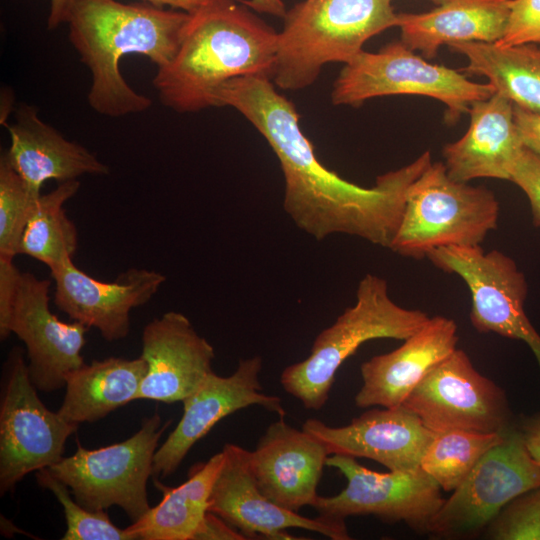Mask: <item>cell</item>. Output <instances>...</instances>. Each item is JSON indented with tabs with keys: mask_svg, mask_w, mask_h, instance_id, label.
<instances>
[{
	"mask_svg": "<svg viewBox=\"0 0 540 540\" xmlns=\"http://www.w3.org/2000/svg\"><path fill=\"white\" fill-rule=\"evenodd\" d=\"M231 106L266 139L284 176L283 207L317 240L342 233L390 248L412 182L432 163L429 151L377 177L371 188L347 181L324 166L304 135L295 105L270 78L243 76L216 93V107Z\"/></svg>",
	"mask_w": 540,
	"mask_h": 540,
	"instance_id": "obj_1",
	"label": "cell"
},
{
	"mask_svg": "<svg viewBox=\"0 0 540 540\" xmlns=\"http://www.w3.org/2000/svg\"><path fill=\"white\" fill-rule=\"evenodd\" d=\"M243 1L209 0L191 13L173 60L157 69L160 101L180 112L216 107V93L231 79L272 80L278 32Z\"/></svg>",
	"mask_w": 540,
	"mask_h": 540,
	"instance_id": "obj_2",
	"label": "cell"
},
{
	"mask_svg": "<svg viewBox=\"0 0 540 540\" xmlns=\"http://www.w3.org/2000/svg\"><path fill=\"white\" fill-rule=\"evenodd\" d=\"M190 14L117 0H70L69 40L91 73L90 107L121 117L143 112L151 100L125 81L119 61L127 54L148 57L157 68L176 55Z\"/></svg>",
	"mask_w": 540,
	"mask_h": 540,
	"instance_id": "obj_3",
	"label": "cell"
},
{
	"mask_svg": "<svg viewBox=\"0 0 540 540\" xmlns=\"http://www.w3.org/2000/svg\"><path fill=\"white\" fill-rule=\"evenodd\" d=\"M283 20L272 81L294 91L312 85L324 65L346 64L367 40L398 26L392 0H303Z\"/></svg>",
	"mask_w": 540,
	"mask_h": 540,
	"instance_id": "obj_4",
	"label": "cell"
},
{
	"mask_svg": "<svg viewBox=\"0 0 540 540\" xmlns=\"http://www.w3.org/2000/svg\"><path fill=\"white\" fill-rule=\"evenodd\" d=\"M429 319L421 310L397 305L386 280L367 274L358 284L355 304L316 336L307 358L284 368L280 383L306 409L320 410L337 370L362 344L378 338L405 340Z\"/></svg>",
	"mask_w": 540,
	"mask_h": 540,
	"instance_id": "obj_5",
	"label": "cell"
},
{
	"mask_svg": "<svg viewBox=\"0 0 540 540\" xmlns=\"http://www.w3.org/2000/svg\"><path fill=\"white\" fill-rule=\"evenodd\" d=\"M499 203L483 186L451 179L432 162L409 186L389 249L416 259L441 247L480 245L497 228Z\"/></svg>",
	"mask_w": 540,
	"mask_h": 540,
	"instance_id": "obj_6",
	"label": "cell"
},
{
	"mask_svg": "<svg viewBox=\"0 0 540 540\" xmlns=\"http://www.w3.org/2000/svg\"><path fill=\"white\" fill-rule=\"evenodd\" d=\"M494 92L489 83H475L459 70L431 64L396 41L377 52L362 50L344 64L333 84L331 101L358 107L379 96H428L445 104L446 121L454 123L474 102Z\"/></svg>",
	"mask_w": 540,
	"mask_h": 540,
	"instance_id": "obj_7",
	"label": "cell"
},
{
	"mask_svg": "<svg viewBox=\"0 0 540 540\" xmlns=\"http://www.w3.org/2000/svg\"><path fill=\"white\" fill-rule=\"evenodd\" d=\"M170 422L162 424L160 415L155 412L126 440L92 450L78 442L74 454L63 457L48 469L88 510L119 506L135 522L151 508L147 482L153 475L159 439Z\"/></svg>",
	"mask_w": 540,
	"mask_h": 540,
	"instance_id": "obj_8",
	"label": "cell"
},
{
	"mask_svg": "<svg viewBox=\"0 0 540 540\" xmlns=\"http://www.w3.org/2000/svg\"><path fill=\"white\" fill-rule=\"evenodd\" d=\"M21 348L4 365L0 399V494L11 492L27 474L63 458L78 428L49 410L38 396Z\"/></svg>",
	"mask_w": 540,
	"mask_h": 540,
	"instance_id": "obj_9",
	"label": "cell"
},
{
	"mask_svg": "<svg viewBox=\"0 0 540 540\" xmlns=\"http://www.w3.org/2000/svg\"><path fill=\"white\" fill-rule=\"evenodd\" d=\"M540 485V465L529 454L518 425L487 451L433 517L428 533L465 538L487 528L514 498Z\"/></svg>",
	"mask_w": 540,
	"mask_h": 540,
	"instance_id": "obj_10",
	"label": "cell"
},
{
	"mask_svg": "<svg viewBox=\"0 0 540 540\" xmlns=\"http://www.w3.org/2000/svg\"><path fill=\"white\" fill-rule=\"evenodd\" d=\"M427 258L466 283L472 300L470 322L478 332L525 342L540 367V335L524 311L527 281L512 258L498 250L485 252L480 245L441 247Z\"/></svg>",
	"mask_w": 540,
	"mask_h": 540,
	"instance_id": "obj_11",
	"label": "cell"
},
{
	"mask_svg": "<svg viewBox=\"0 0 540 540\" xmlns=\"http://www.w3.org/2000/svg\"><path fill=\"white\" fill-rule=\"evenodd\" d=\"M326 466L337 469L347 481L340 493L318 495L312 506L319 516L328 519L345 521L348 516L373 515L428 533L444 502L441 488L421 467L380 473L341 454L329 455Z\"/></svg>",
	"mask_w": 540,
	"mask_h": 540,
	"instance_id": "obj_12",
	"label": "cell"
},
{
	"mask_svg": "<svg viewBox=\"0 0 540 540\" xmlns=\"http://www.w3.org/2000/svg\"><path fill=\"white\" fill-rule=\"evenodd\" d=\"M434 433L467 430L501 433L514 423L504 390L455 349L412 390L403 404Z\"/></svg>",
	"mask_w": 540,
	"mask_h": 540,
	"instance_id": "obj_13",
	"label": "cell"
},
{
	"mask_svg": "<svg viewBox=\"0 0 540 540\" xmlns=\"http://www.w3.org/2000/svg\"><path fill=\"white\" fill-rule=\"evenodd\" d=\"M214 480L208 511L239 530L246 539H295L290 528L320 533L332 540L351 539L345 521L322 516L309 518L283 508L265 496L248 466V450L228 443Z\"/></svg>",
	"mask_w": 540,
	"mask_h": 540,
	"instance_id": "obj_14",
	"label": "cell"
},
{
	"mask_svg": "<svg viewBox=\"0 0 540 540\" xmlns=\"http://www.w3.org/2000/svg\"><path fill=\"white\" fill-rule=\"evenodd\" d=\"M262 359L254 356L241 359L229 376L211 372L183 403V415L165 442L154 455L153 475L173 474L201 438L223 418L252 405L286 415L281 399L263 392L259 381Z\"/></svg>",
	"mask_w": 540,
	"mask_h": 540,
	"instance_id": "obj_15",
	"label": "cell"
},
{
	"mask_svg": "<svg viewBox=\"0 0 540 540\" xmlns=\"http://www.w3.org/2000/svg\"><path fill=\"white\" fill-rule=\"evenodd\" d=\"M50 281L22 272L13 305L10 333L26 346L28 372L42 392L65 386V376L84 364L81 351L88 327L62 322L49 308Z\"/></svg>",
	"mask_w": 540,
	"mask_h": 540,
	"instance_id": "obj_16",
	"label": "cell"
},
{
	"mask_svg": "<svg viewBox=\"0 0 540 540\" xmlns=\"http://www.w3.org/2000/svg\"><path fill=\"white\" fill-rule=\"evenodd\" d=\"M50 271L58 309L73 321L96 328L107 341L128 335L130 311L146 304L166 280L157 271L132 268L113 282H103L83 272L72 259Z\"/></svg>",
	"mask_w": 540,
	"mask_h": 540,
	"instance_id": "obj_17",
	"label": "cell"
},
{
	"mask_svg": "<svg viewBox=\"0 0 540 540\" xmlns=\"http://www.w3.org/2000/svg\"><path fill=\"white\" fill-rule=\"evenodd\" d=\"M302 429L319 439L330 455L371 459L389 471L419 468L422 456L435 436L404 406L368 409L341 427L308 419Z\"/></svg>",
	"mask_w": 540,
	"mask_h": 540,
	"instance_id": "obj_18",
	"label": "cell"
},
{
	"mask_svg": "<svg viewBox=\"0 0 540 540\" xmlns=\"http://www.w3.org/2000/svg\"><path fill=\"white\" fill-rule=\"evenodd\" d=\"M141 356L147 363L137 400L183 402L213 372V346L182 313L168 311L142 333Z\"/></svg>",
	"mask_w": 540,
	"mask_h": 540,
	"instance_id": "obj_19",
	"label": "cell"
},
{
	"mask_svg": "<svg viewBox=\"0 0 540 540\" xmlns=\"http://www.w3.org/2000/svg\"><path fill=\"white\" fill-rule=\"evenodd\" d=\"M329 455L319 439L280 416L267 427L256 448L248 451L247 459L262 493L279 506L299 512L314 505Z\"/></svg>",
	"mask_w": 540,
	"mask_h": 540,
	"instance_id": "obj_20",
	"label": "cell"
},
{
	"mask_svg": "<svg viewBox=\"0 0 540 540\" xmlns=\"http://www.w3.org/2000/svg\"><path fill=\"white\" fill-rule=\"evenodd\" d=\"M457 331L453 319L430 317L400 347L363 362L362 386L355 396V405L359 408L401 406L419 382L456 349Z\"/></svg>",
	"mask_w": 540,
	"mask_h": 540,
	"instance_id": "obj_21",
	"label": "cell"
},
{
	"mask_svg": "<svg viewBox=\"0 0 540 540\" xmlns=\"http://www.w3.org/2000/svg\"><path fill=\"white\" fill-rule=\"evenodd\" d=\"M467 132L443 148L448 176L459 182L477 178L510 180L525 145L514 118V103L498 92L474 102Z\"/></svg>",
	"mask_w": 540,
	"mask_h": 540,
	"instance_id": "obj_22",
	"label": "cell"
},
{
	"mask_svg": "<svg viewBox=\"0 0 540 540\" xmlns=\"http://www.w3.org/2000/svg\"><path fill=\"white\" fill-rule=\"evenodd\" d=\"M11 145L4 152L29 190L41 195L43 183L74 180L85 174L107 175L109 167L82 145L65 139L44 123L37 108L21 104L15 123L7 126Z\"/></svg>",
	"mask_w": 540,
	"mask_h": 540,
	"instance_id": "obj_23",
	"label": "cell"
},
{
	"mask_svg": "<svg viewBox=\"0 0 540 540\" xmlns=\"http://www.w3.org/2000/svg\"><path fill=\"white\" fill-rule=\"evenodd\" d=\"M423 13H399L401 42L432 59L442 45L454 42H498L506 29L511 0H431Z\"/></svg>",
	"mask_w": 540,
	"mask_h": 540,
	"instance_id": "obj_24",
	"label": "cell"
},
{
	"mask_svg": "<svg viewBox=\"0 0 540 540\" xmlns=\"http://www.w3.org/2000/svg\"><path fill=\"white\" fill-rule=\"evenodd\" d=\"M146 372L147 363L142 356L109 357L84 363L65 376L66 392L57 412L77 426L98 421L137 400Z\"/></svg>",
	"mask_w": 540,
	"mask_h": 540,
	"instance_id": "obj_25",
	"label": "cell"
},
{
	"mask_svg": "<svg viewBox=\"0 0 540 540\" xmlns=\"http://www.w3.org/2000/svg\"><path fill=\"white\" fill-rule=\"evenodd\" d=\"M224 454L194 464L187 480L168 487L158 480L154 485L162 492L158 505L151 507L139 520L126 527L134 540H193L209 507V497Z\"/></svg>",
	"mask_w": 540,
	"mask_h": 540,
	"instance_id": "obj_26",
	"label": "cell"
},
{
	"mask_svg": "<svg viewBox=\"0 0 540 540\" xmlns=\"http://www.w3.org/2000/svg\"><path fill=\"white\" fill-rule=\"evenodd\" d=\"M448 46L467 59V66L459 71L485 76L495 92L540 115V45L499 47L471 41Z\"/></svg>",
	"mask_w": 540,
	"mask_h": 540,
	"instance_id": "obj_27",
	"label": "cell"
},
{
	"mask_svg": "<svg viewBox=\"0 0 540 540\" xmlns=\"http://www.w3.org/2000/svg\"><path fill=\"white\" fill-rule=\"evenodd\" d=\"M79 187L78 180H68L40 195L23 232L19 254L30 256L49 269L72 259L78 247V232L63 205Z\"/></svg>",
	"mask_w": 540,
	"mask_h": 540,
	"instance_id": "obj_28",
	"label": "cell"
},
{
	"mask_svg": "<svg viewBox=\"0 0 540 540\" xmlns=\"http://www.w3.org/2000/svg\"><path fill=\"white\" fill-rule=\"evenodd\" d=\"M506 431L481 433L453 429L435 433L420 467L442 490L454 491L484 454L503 440Z\"/></svg>",
	"mask_w": 540,
	"mask_h": 540,
	"instance_id": "obj_29",
	"label": "cell"
},
{
	"mask_svg": "<svg viewBox=\"0 0 540 540\" xmlns=\"http://www.w3.org/2000/svg\"><path fill=\"white\" fill-rule=\"evenodd\" d=\"M37 483L49 490L63 507L66 531L62 540H134L126 528L114 525L105 510L91 511L79 504L69 487L48 468L35 473Z\"/></svg>",
	"mask_w": 540,
	"mask_h": 540,
	"instance_id": "obj_30",
	"label": "cell"
},
{
	"mask_svg": "<svg viewBox=\"0 0 540 540\" xmlns=\"http://www.w3.org/2000/svg\"><path fill=\"white\" fill-rule=\"evenodd\" d=\"M40 195L33 194L5 153L0 159V257L19 254L27 222Z\"/></svg>",
	"mask_w": 540,
	"mask_h": 540,
	"instance_id": "obj_31",
	"label": "cell"
},
{
	"mask_svg": "<svg viewBox=\"0 0 540 540\" xmlns=\"http://www.w3.org/2000/svg\"><path fill=\"white\" fill-rule=\"evenodd\" d=\"M485 535L493 540H540V485L510 501Z\"/></svg>",
	"mask_w": 540,
	"mask_h": 540,
	"instance_id": "obj_32",
	"label": "cell"
},
{
	"mask_svg": "<svg viewBox=\"0 0 540 540\" xmlns=\"http://www.w3.org/2000/svg\"><path fill=\"white\" fill-rule=\"evenodd\" d=\"M540 45V0H511L505 32L499 47Z\"/></svg>",
	"mask_w": 540,
	"mask_h": 540,
	"instance_id": "obj_33",
	"label": "cell"
},
{
	"mask_svg": "<svg viewBox=\"0 0 540 540\" xmlns=\"http://www.w3.org/2000/svg\"><path fill=\"white\" fill-rule=\"evenodd\" d=\"M509 181L524 191L531 205L533 225L540 227V158L526 146L513 166Z\"/></svg>",
	"mask_w": 540,
	"mask_h": 540,
	"instance_id": "obj_34",
	"label": "cell"
},
{
	"mask_svg": "<svg viewBox=\"0 0 540 540\" xmlns=\"http://www.w3.org/2000/svg\"><path fill=\"white\" fill-rule=\"evenodd\" d=\"M21 271L11 258L0 257V337L10 333V321Z\"/></svg>",
	"mask_w": 540,
	"mask_h": 540,
	"instance_id": "obj_35",
	"label": "cell"
},
{
	"mask_svg": "<svg viewBox=\"0 0 540 540\" xmlns=\"http://www.w3.org/2000/svg\"><path fill=\"white\" fill-rule=\"evenodd\" d=\"M246 537L228 522L208 511L193 540H244Z\"/></svg>",
	"mask_w": 540,
	"mask_h": 540,
	"instance_id": "obj_36",
	"label": "cell"
},
{
	"mask_svg": "<svg viewBox=\"0 0 540 540\" xmlns=\"http://www.w3.org/2000/svg\"><path fill=\"white\" fill-rule=\"evenodd\" d=\"M514 118L524 145L540 158V115L514 104Z\"/></svg>",
	"mask_w": 540,
	"mask_h": 540,
	"instance_id": "obj_37",
	"label": "cell"
},
{
	"mask_svg": "<svg viewBox=\"0 0 540 540\" xmlns=\"http://www.w3.org/2000/svg\"><path fill=\"white\" fill-rule=\"evenodd\" d=\"M518 427L529 454L540 465V413L526 417Z\"/></svg>",
	"mask_w": 540,
	"mask_h": 540,
	"instance_id": "obj_38",
	"label": "cell"
},
{
	"mask_svg": "<svg viewBox=\"0 0 540 540\" xmlns=\"http://www.w3.org/2000/svg\"><path fill=\"white\" fill-rule=\"evenodd\" d=\"M243 3L256 12L281 18H283L287 12L282 0H245Z\"/></svg>",
	"mask_w": 540,
	"mask_h": 540,
	"instance_id": "obj_39",
	"label": "cell"
},
{
	"mask_svg": "<svg viewBox=\"0 0 540 540\" xmlns=\"http://www.w3.org/2000/svg\"><path fill=\"white\" fill-rule=\"evenodd\" d=\"M150 3L152 6L163 8L164 6H170L172 8L180 9L189 14L195 12L202 7L209 0H143Z\"/></svg>",
	"mask_w": 540,
	"mask_h": 540,
	"instance_id": "obj_40",
	"label": "cell"
},
{
	"mask_svg": "<svg viewBox=\"0 0 540 540\" xmlns=\"http://www.w3.org/2000/svg\"><path fill=\"white\" fill-rule=\"evenodd\" d=\"M70 0H50L48 28L55 29L66 21Z\"/></svg>",
	"mask_w": 540,
	"mask_h": 540,
	"instance_id": "obj_41",
	"label": "cell"
}]
</instances>
